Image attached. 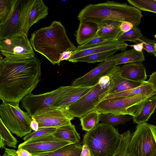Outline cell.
<instances>
[{
  "label": "cell",
  "mask_w": 156,
  "mask_h": 156,
  "mask_svg": "<svg viewBox=\"0 0 156 156\" xmlns=\"http://www.w3.org/2000/svg\"><path fill=\"white\" fill-rule=\"evenodd\" d=\"M41 62L36 57L23 60L0 59V99L16 105L32 93L41 79Z\"/></svg>",
  "instance_id": "obj_1"
},
{
  "label": "cell",
  "mask_w": 156,
  "mask_h": 156,
  "mask_svg": "<svg viewBox=\"0 0 156 156\" xmlns=\"http://www.w3.org/2000/svg\"><path fill=\"white\" fill-rule=\"evenodd\" d=\"M30 41L34 51L43 55L53 65H60L63 52L75 51L76 48L68 37L64 26L58 21L34 31Z\"/></svg>",
  "instance_id": "obj_2"
},
{
  "label": "cell",
  "mask_w": 156,
  "mask_h": 156,
  "mask_svg": "<svg viewBox=\"0 0 156 156\" xmlns=\"http://www.w3.org/2000/svg\"><path fill=\"white\" fill-rule=\"evenodd\" d=\"M143 16L141 11L134 6L108 1L88 5L81 10L77 17L80 23L90 21L98 24L105 20H112L128 22L137 27Z\"/></svg>",
  "instance_id": "obj_3"
},
{
  "label": "cell",
  "mask_w": 156,
  "mask_h": 156,
  "mask_svg": "<svg viewBox=\"0 0 156 156\" xmlns=\"http://www.w3.org/2000/svg\"><path fill=\"white\" fill-rule=\"evenodd\" d=\"M121 137V134L113 126L102 122L86 133L83 144L88 146L92 156H113Z\"/></svg>",
  "instance_id": "obj_4"
},
{
  "label": "cell",
  "mask_w": 156,
  "mask_h": 156,
  "mask_svg": "<svg viewBox=\"0 0 156 156\" xmlns=\"http://www.w3.org/2000/svg\"><path fill=\"white\" fill-rule=\"evenodd\" d=\"M113 69L101 77L88 93L65 109L74 117L80 118L94 110L107 95L108 91L116 84Z\"/></svg>",
  "instance_id": "obj_5"
},
{
  "label": "cell",
  "mask_w": 156,
  "mask_h": 156,
  "mask_svg": "<svg viewBox=\"0 0 156 156\" xmlns=\"http://www.w3.org/2000/svg\"><path fill=\"white\" fill-rule=\"evenodd\" d=\"M156 94V92L130 97H121L103 100L95 109L100 113L117 115H137L144 102Z\"/></svg>",
  "instance_id": "obj_6"
},
{
  "label": "cell",
  "mask_w": 156,
  "mask_h": 156,
  "mask_svg": "<svg viewBox=\"0 0 156 156\" xmlns=\"http://www.w3.org/2000/svg\"><path fill=\"white\" fill-rule=\"evenodd\" d=\"M126 152L132 156H156V126L147 122L137 125Z\"/></svg>",
  "instance_id": "obj_7"
},
{
  "label": "cell",
  "mask_w": 156,
  "mask_h": 156,
  "mask_svg": "<svg viewBox=\"0 0 156 156\" xmlns=\"http://www.w3.org/2000/svg\"><path fill=\"white\" fill-rule=\"evenodd\" d=\"M0 119L6 127L17 136L21 138L32 131L31 117L16 105L2 102L0 105Z\"/></svg>",
  "instance_id": "obj_8"
},
{
  "label": "cell",
  "mask_w": 156,
  "mask_h": 156,
  "mask_svg": "<svg viewBox=\"0 0 156 156\" xmlns=\"http://www.w3.org/2000/svg\"><path fill=\"white\" fill-rule=\"evenodd\" d=\"M34 1V0H17L10 18L0 25V40L22 34L27 35L26 30L28 18Z\"/></svg>",
  "instance_id": "obj_9"
},
{
  "label": "cell",
  "mask_w": 156,
  "mask_h": 156,
  "mask_svg": "<svg viewBox=\"0 0 156 156\" xmlns=\"http://www.w3.org/2000/svg\"><path fill=\"white\" fill-rule=\"evenodd\" d=\"M28 36L24 34L0 40L1 53L11 60H23L34 58L35 53Z\"/></svg>",
  "instance_id": "obj_10"
},
{
  "label": "cell",
  "mask_w": 156,
  "mask_h": 156,
  "mask_svg": "<svg viewBox=\"0 0 156 156\" xmlns=\"http://www.w3.org/2000/svg\"><path fill=\"white\" fill-rule=\"evenodd\" d=\"M31 117L39 124V128L60 127L72 124L75 117L64 108L50 106L36 112Z\"/></svg>",
  "instance_id": "obj_11"
},
{
  "label": "cell",
  "mask_w": 156,
  "mask_h": 156,
  "mask_svg": "<svg viewBox=\"0 0 156 156\" xmlns=\"http://www.w3.org/2000/svg\"><path fill=\"white\" fill-rule=\"evenodd\" d=\"M67 87L68 86H60L52 91L39 94H29L21 100V107L32 117L38 111L51 106Z\"/></svg>",
  "instance_id": "obj_12"
},
{
  "label": "cell",
  "mask_w": 156,
  "mask_h": 156,
  "mask_svg": "<svg viewBox=\"0 0 156 156\" xmlns=\"http://www.w3.org/2000/svg\"><path fill=\"white\" fill-rule=\"evenodd\" d=\"M123 53V51L113 55L102 62L87 73L74 80L71 85L88 87L96 85L101 77L107 74L116 66L117 61L122 57Z\"/></svg>",
  "instance_id": "obj_13"
},
{
  "label": "cell",
  "mask_w": 156,
  "mask_h": 156,
  "mask_svg": "<svg viewBox=\"0 0 156 156\" xmlns=\"http://www.w3.org/2000/svg\"><path fill=\"white\" fill-rule=\"evenodd\" d=\"M71 144L55 137L52 133L24 141L18 148L26 149L33 155L51 152Z\"/></svg>",
  "instance_id": "obj_14"
},
{
  "label": "cell",
  "mask_w": 156,
  "mask_h": 156,
  "mask_svg": "<svg viewBox=\"0 0 156 156\" xmlns=\"http://www.w3.org/2000/svg\"><path fill=\"white\" fill-rule=\"evenodd\" d=\"M94 86L82 87L68 86L63 94L51 106L65 109L88 93Z\"/></svg>",
  "instance_id": "obj_15"
},
{
  "label": "cell",
  "mask_w": 156,
  "mask_h": 156,
  "mask_svg": "<svg viewBox=\"0 0 156 156\" xmlns=\"http://www.w3.org/2000/svg\"><path fill=\"white\" fill-rule=\"evenodd\" d=\"M129 45L124 42L117 41H108L89 47L85 49L75 51L68 60H72L91 54L114 50L125 51Z\"/></svg>",
  "instance_id": "obj_16"
},
{
  "label": "cell",
  "mask_w": 156,
  "mask_h": 156,
  "mask_svg": "<svg viewBox=\"0 0 156 156\" xmlns=\"http://www.w3.org/2000/svg\"><path fill=\"white\" fill-rule=\"evenodd\" d=\"M121 75L128 80L137 82L146 81L147 74L146 68L142 63H130L120 66Z\"/></svg>",
  "instance_id": "obj_17"
},
{
  "label": "cell",
  "mask_w": 156,
  "mask_h": 156,
  "mask_svg": "<svg viewBox=\"0 0 156 156\" xmlns=\"http://www.w3.org/2000/svg\"><path fill=\"white\" fill-rule=\"evenodd\" d=\"M98 30V24L95 23L87 21L80 23L75 34L78 44H83L95 37Z\"/></svg>",
  "instance_id": "obj_18"
},
{
  "label": "cell",
  "mask_w": 156,
  "mask_h": 156,
  "mask_svg": "<svg viewBox=\"0 0 156 156\" xmlns=\"http://www.w3.org/2000/svg\"><path fill=\"white\" fill-rule=\"evenodd\" d=\"M121 22L112 20H106L98 24V30L96 37H106L117 41L122 32L120 29Z\"/></svg>",
  "instance_id": "obj_19"
},
{
  "label": "cell",
  "mask_w": 156,
  "mask_h": 156,
  "mask_svg": "<svg viewBox=\"0 0 156 156\" xmlns=\"http://www.w3.org/2000/svg\"><path fill=\"white\" fill-rule=\"evenodd\" d=\"M48 8L42 0H34L30 12L26 30L28 36L30 28L41 20L45 18L48 14Z\"/></svg>",
  "instance_id": "obj_20"
},
{
  "label": "cell",
  "mask_w": 156,
  "mask_h": 156,
  "mask_svg": "<svg viewBox=\"0 0 156 156\" xmlns=\"http://www.w3.org/2000/svg\"><path fill=\"white\" fill-rule=\"evenodd\" d=\"M156 108V94L147 100L142 106L139 113L132 117L134 123L137 125L146 122Z\"/></svg>",
  "instance_id": "obj_21"
},
{
  "label": "cell",
  "mask_w": 156,
  "mask_h": 156,
  "mask_svg": "<svg viewBox=\"0 0 156 156\" xmlns=\"http://www.w3.org/2000/svg\"><path fill=\"white\" fill-rule=\"evenodd\" d=\"M52 133L55 137L60 140L72 144L80 143V134L76 131L75 125L72 124L56 128Z\"/></svg>",
  "instance_id": "obj_22"
},
{
  "label": "cell",
  "mask_w": 156,
  "mask_h": 156,
  "mask_svg": "<svg viewBox=\"0 0 156 156\" xmlns=\"http://www.w3.org/2000/svg\"><path fill=\"white\" fill-rule=\"evenodd\" d=\"M82 149L80 143L71 144L51 152L32 156H80Z\"/></svg>",
  "instance_id": "obj_23"
},
{
  "label": "cell",
  "mask_w": 156,
  "mask_h": 156,
  "mask_svg": "<svg viewBox=\"0 0 156 156\" xmlns=\"http://www.w3.org/2000/svg\"><path fill=\"white\" fill-rule=\"evenodd\" d=\"M156 92L152 89L151 85L145 81L140 86L125 91L110 94L103 100L121 97H130L141 94L150 93Z\"/></svg>",
  "instance_id": "obj_24"
},
{
  "label": "cell",
  "mask_w": 156,
  "mask_h": 156,
  "mask_svg": "<svg viewBox=\"0 0 156 156\" xmlns=\"http://www.w3.org/2000/svg\"><path fill=\"white\" fill-rule=\"evenodd\" d=\"M18 143L17 139L11 133L0 119V148H5V145L15 148Z\"/></svg>",
  "instance_id": "obj_25"
},
{
  "label": "cell",
  "mask_w": 156,
  "mask_h": 156,
  "mask_svg": "<svg viewBox=\"0 0 156 156\" xmlns=\"http://www.w3.org/2000/svg\"><path fill=\"white\" fill-rule=\"evenodd\" d=\"M145 60L143 51L139 52L133 48L123 51L122 57L117 61L116 66L130 63H142Z\"/></svg>",
  "instance_id": "obj_26"
},
{
  "label": "cell",
  "mask_w": 156,
  "mask_h": 156,
  "mask_svg": "<svg viewBox=\"0 0 156 156\" xmlns=\"http://www.w3.org/2000/svg\"><path fill=\"white\" fill-rule=\"evenodd\" d=\"M100 113L95 109L80 118L82 129L88 132L99 123Z\"/></svg>",
  "instance_id": "obj_27"
},
{
  "label": "cell",
  "mask_w": 156,
  "mask_h": 156,
  "mask_svg": "<svg viewBox=\"0 0 156 156\" xmlns=\"http://www.w3.org/2000/svg\"><path fill=\"white\" fill-rule=\"evenodd\" d=\"M118 50H114L91 54L86 56L72 60L71 62H85L88 63H94L103 62L114 55Z\"/></svg>",
  "instance_id": "obj_28"
},
{
  "label": "cell",
  "mask_w": 156,
  "mask_h": 156,
  "mask_svg": "<svg viewBox=\"0 0 156 156\" xmlns=\"http://www.w3.org/2000/svg\"><path fill=\"white\" fill-rule=\"evenodd\" d=\"M17 0H0V25L8 21L11 16Z\"/></svg>",
  "instance_id": "obj_29"
},
{
  "label": "cell",
  "mask_w": 156,
  "mask_h": 156,
  "mask_svg": "<svg viewBox=\"0 0 156 156\" xmlns=\"http://www.w3.org/2000/svg\"><path fill=\"white\" fill-rule=\"evenodd\" d=\"M144 82H137L132 81L125 78L121 75L117 83L108 91L107 95L125 91L138 87L142 84Z\"/></svg>",
  "instance_id": "obj_30"
},
{
  "label": "cell",
  "mask_w": 156,
  "mask_h": 156,
  "mask_svg": "<svg viewBox=\"0 0 156 156\" xmlns=\"http://www.w3.org/2000/svg\"><path fill=\"white\" fill-rule=\"evenodd\" d=\"M132 117L128 115H117L110 113H101L100 121L103 123L116 126L130 121Z\"/></svg>",
  "instance_id": "obj_31"
},
{
  "label": "cell",
  "mask_w": 156,
  "mask_h": 156,
  "mask_svg": "<svg viewBox=\"0 0 156 156\" xmlns=\"http://www.w3.org/2000/svg\"><path fill=\"white\" fill-rule=\"evenodd\" d=\"M144 37L141 30L138 27L134 26L130 30L126 32H121L117 41L119 42L129 41L136 44L138 40Z\"/></svg>",
  "instance_id": "obj_32"
},
{
  "label": "cell",
  "mask_w": 156,
  "mask_h": 156,
  "mask_svg": "<svg viewBox=\"0 0 156 156\" xmlns=\"http://www.w3.org/2000/svg\"><path fill=\"white\" fill-rule=\"evenodd\" d=\"M130 5L140 10L156 13V2L154 0H127Z\"/></svg>",
  "instance_id": "obj_33"
},
{
  "label": "cell",
  "mask_w": 156,
  "mask_h": 156,
  "mask_svg": "<svg viewBox=\"0 0 156 156\" xmlns=\"http://www.w3.org/2000/svg\"><path fill=\"white\" fill-rule=\"evenodd\" d=\"M131 134L129 130L121 134L119 144L113 156H125L130 140Z\"/></svg>",
  "instance_id": "obj_34"
},
{
  "label": "cell",
  "mask_w": 156,
  "mask_h": 156,
  "mask_svg": "<svg viewBox=\"0 0 156 156\" xmlns=\"http://www.w3.org/2000/svg\"><path fill=\"white\" fill-rule=\"evenodd\" d=\"M115 41L114 39L106 37H96L85 44L79 45L76 47L75 51L85 49L89 47L106 42Z\"/></svg>",
  "instance_id": "obj_35"
},
{
  "label": "cell",
  "mask_w": 156,
  "mask_h": 156,
  "mask_svg": "<svg viewBox=\"0 0 156 156\" xmlns=\"http://www.w3.org/2000/svg\"><path fill=\"white\" fill-rule=\"evenodd\" d=\"M56 128L53 127H43L39 128L37 131H33L24 137V141L29 140L40 137L48 134L53 133Z\"/></svg>",
  "instance_id": "obj_36"
},
{
  "label": "cell",
  "mask_w": 156,
  "mask_h": 156,
  "mask_svg": "<svg viewBox=\"0 0 156 156\" xmlns=\"http://www.w3.org/2000/svg\"><path fill=\"white\" fill-rule=\"evenodd\" d=\"M133 27V25L131 23L124 21L121 22L120 27L122 32H126L131 30Z\"/></svg>",
  "instance_id": "obj_37"
},
{
  "label": "cell",
  "mask_w": 156,
  "mask_h": 156,
  "mask_svg": "<svg viewBox=\"0 0 156 156\" xmlns=\"http://www.w3.org/2000/svg\"><path fill=\"white\" fill-rule=\"evenodd\" d=\"M147 81L151 85L153 90L156 92V71L150 75Z\"/></svg>",
  "instance_id": "obj_38"
},
{
  "label": "cell",
  "mask_w": 156,
  "mask_h": 156,
  "mask_svg": "<svg viewBox=\"0 0 156 156\" xmlns=\"http://www.w3.org/2000/svg\"><path fill=\"white\" fill-rule=\"evenodd\" d=\"M74 52L75 51H67L63 52L61 56L60 62L63 60L68 61Z\"/></svg>",
  "instance_id": "obj_39"
},
{
  "label": "cell",
  "mask_w": 156,
  "mask_h": 156,
  "mask_svg": "<svg viewBox=\"0 0 156 156\" xmlns=\"http://www.w3.org/2000/svg\"><path fill=\"white\" fill-rule=\"evenodd\" d=\"M3 154L1 156H18L16 151L14 149L5 148Z\"/></svg>",
  "instance_id": "obj_40"
},
{
  "label": "cell",
  "mask_w": 156,
  "mask_h": 156,
  "mask_svg": "<svg viewBox=\"0 0 156 156\" xmlns=\"http://www.w3.org/2000/svg\"><path fill=\"white\" fill-rule=\"evenodd\" d=\"M18 156H32V154L26 149L19 148L16 151Z\"/></svg>",
  "instance_id": "obj_41"
},
{
  "label": "cell",
  "mask_w": 156,
  "mask_h": 156,
  "mask_svg": "<svg viewBox=\"0 0 156 156\" xmlns=\"http://www.w3.org/2000/svg\"><path fill=\"white\" fill-rule=\"evenodd\" d=\"M80 156H92L89 148L85 144L82 145V149Z\"/></svg>",
  "instance_id": "obj_42"
},
{
  "label": "cell",
  "mask_w": 156,
  "mask_h": 156,
  "mask_svg": "<svg viewBox=\"0 0 156 156\" xmlns=\"http://www.w3.org/2000/svg\"><path fill=\"white\" fill-rule=\"evenodd\" d=\"M31 118L32 120L30 125V127L34 131H37L39 128V124L34 118L31 117Z\"/></svg>",
  "instance_id": "obj_43"
},
{
  "label": "cell",
  "mask_w": 156,
  "mask_h": 156,
  "mask_svg": "<svg viewBox=\"0 0 156 156\" xmlns=\"http://www.w3.org/2000/svg\"><path fill=\"white\" fill-rule=\"evenodd\" d=\"M143 42H141L136 44H133L129 45L130 47H133V48L135 50L139 52L142 51L143 49Z\"/></svg>",
  "instance_id": "obj_44"
},
{
  "label": "cell",
  "mask_w": 156,
  "mask_h": 156,
  "mask_svg": "<svg viewBox=\"0 0 156 156\" xmlns=\"http://www.w3.org/2000/svg\"><path fill=\"white\" fill-rule=\"evenodd\" d=\"M148 43L151 46L154 47L155 51L156 52V38L153 40L149 39Z\"/></svg>",
  "instance_id": "obj_45"
},
{
  "label": "cell",
  "mask_w": 156,
  "mask_h": 156,
  "mask_svg": "<svg viewBox=\"0 0 156 156\" xmlns=\"http://www.w3.org/2000/svg\"><path fill=\"white\" fill-rule=\"evenodd\" d=\"M125 156H132L130 154L126 152Z\"/></svg>",
  "instance_id": "obj_46"
},
{
  "label": "cell",
  "mask_w": 156,
  "mask_h": 156,
  "mask_svg": "<svg viewBox=\"0 0 156 156\" xmlns=\"http://www.w3.org/2000/svg\"><path fill=\"white\" fill-rule=\"evenodd\" d=\"M154 55L155 56V58L156 59V52H155V53H154Z\"/></svg>",
  "instance_id": "obj_47"
},
{
  "label": "cell",
  "mask_w": 156,
  "mask_h": 156,
  "mask_svg": "<svg viewBox=\"0 0 156 156\" xmlns=\"http://www.w3.org/2000/svg\"><path fill=\"white\" fill-rule=\"evenodd\" d=\"M156 2V0H154Z\"/></svg>",
  "instance_id": "obj_48"
}]
</instances>
